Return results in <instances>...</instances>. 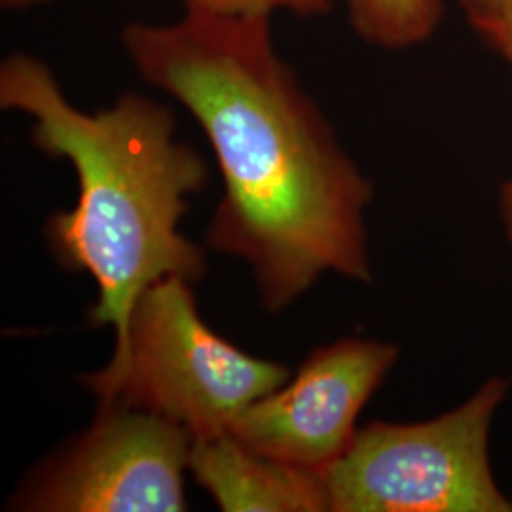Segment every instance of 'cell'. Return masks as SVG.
<instances>
[{"mask_svg": "<svg viewBox=\"0 0 512 512\" xmlns=\"http://www.w3.org/2000/svg\"><path fill=\"white\" fill-rule=\"evenodd\" d=\"M120 38L139 76L205 133L224 181L207 245L251 264L266 310L325 272L370 281L372 184L277 54L272 18L184 10L171 23L133 21Z\"/></svg>", "mask_w": 512, "mask_h": 512, "instance_id": "cell-1", "label": "cell"}, {"mask_svg": "<svg viewBox=\"0 0 512 512\" xmlns=\"http://www.w3.org/2000/svg\"><path fill=\"white\" fill-rule=\"evenodd\" d=\"M0 107L27 114L35 147L74 167L76 205L52 215L46 234L59 262L95 279L90 321L116 330L118 361L139 296L169 275L192 283L205 274V256L179 232V220L186 198L207 183V164L175 137L165 105L128 92L109 109L84 112L50 65L25 52L0 63Z\"/></svg>", "mask_w": 512, "mask_h": 512, "instance_id": "cell-2", "label": "cell"}, {"mask_svg": "<svg viewBox=\"0 0 512 512\" xmlns=\"http://www.w3.org/2000/svg\"><path fill=\"white\" fill-rule=\"evenodd\" d=\"M289 376L287 366L253 357L209 329L190 281L169 275L135 302L124 355L82 382L99 406L147 410L183 425L192 439H207L230 433L251 404Z\"/></svg>", "mask_w": 512, "mask_h": 512, "instance_id": "cell-3", "label": "cell"}, {"mask_svg": "<svg viewBox=\"0 0 512 512\" xmlns=\"http://www.w3.org/2000/svg\"><path fill=\"white\" fill-rule=\"evenodd\" d=\"M509 380L492 378L456 410L421 423H368L323 471L332 512H512L488 437Z\"/></svg>", "mask_w": 512, "mask_h": 512, "instance_id": "cell-4", "label": "cell"}, {"mask_svg": "<svg viewBox=\"0 0 512 512\" xmlns=\"http://www.w3.org/2000/svg\"><path fill=\"white\" fill-rule=\"evenodd\" d=\"M192 435L124 404L99 406L92 429L19 494L21 511L181 512Z\"/></svg>", "mask_w": 512, "mask_h": 512, "instance_id": "cell-5", "label": "cell"}, {"mask_svg": "<svg viewBox=\"0 0 512 512\" xmlns=\"http://www.w3.org/2000/svg\"><path fill=\"white\" fill-rule=\"evenodd\" d=\"M397 357L395 346L363 338L315 349L291 384L251 404L230 433L266 458L323 473L348 452L355 421Z\"/></svg>", "mask_w": 512, "mask_h": 512, "instance_id": "cell-6", "label": "cell"}, {"mask_svg": "<svg viewBox=\"0 0 512 512\" xmlns=\"http://www.w3.org/2000/svg\"><path fill=\"white\" fill-rule=\"evenodd\" d=\"M188 469L222 511H329L323 473L266 458L232 433L192 439Z\"/></svg>", "mask_w": 512, "mask_h": 512, "instance_id": "cell-7", "label": "cell"}, {"mask_svg": "<svg viewBox=\"0 0 512 512\" xmlns=\"http://www.w3.org/2000/svg\"><path fill=\"white\" fill-rule=\"evenodd\" d=\"M355 33L384 50H406L439 27L442 0H346Z\"/></svg>", "mask_w": 512, "mask_h": 512, "instance_id": "cell-8", "label": "cell"}, {"mask_svg": "<svg viewBox=\"0 0 512 512\" xmlns=\"http://www.w3.org/2000/svg\"><path fill=\"white\" fill-rule=\"evenodd\" d=\"M184 10H200L224 16H266L285 12L296 18L327 14L334 0H183Z\"/></svg>", "mask_w": 512, "mask_h": 512, "instance_id": "cell-9", "label": "cell"}, {"mask_svg": "<svg viewBox=\"0 0 512 512\" xmlns=\"http://www.w3.org/2000/svg\"><path fill=\"white\" fill-rule=\"evenodd\" d=\"M459 4L482 38L512 27V0H459Z\"/></svg>", "mask_w": 512, "mask_h": 512, "instance_id": "cell-10", "label": "cell"}, {"mask_svg": "<svg viewBox=\"0 0 512 512\" xmlns=\"http://www.w3.org/2000/svg\"><path fill=\"white\" fill-rule=\"evenodd\" d=\"M484 42L492 46L497 54L503 55L512 65V27L497 31L494 35L484 38ZM501 217L505 224V232L512 241V181L501 188Z\"/></svg>", "mask_w": 512, "mask_h": 512, "instance_id": "cell-11", "label": "cell"}, {"mask_svg": "<svg viewBox=\"0 0 512 512\" xmlns=\"http://www.w3.org/2000/svg\"><path fill=\"white\" fill-rule=\"evenodd\" d=\"M54 2H59V0H0V8L4 12L16 14V12H29L35 8H42V6H48Z\"/></svg>", "mask_w": 512, "mask_h": 512, "instance_id": "cell-12", "label": "cell"}]
</instances>
